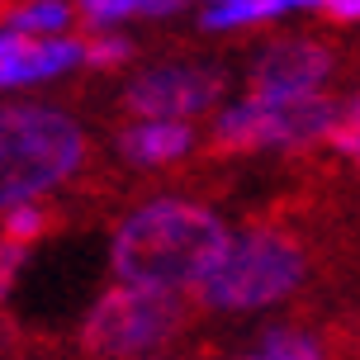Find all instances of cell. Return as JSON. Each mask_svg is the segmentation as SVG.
I'll return each mask as SVG.
<instances>
[{
    "label": "cell",
    "mask_w": 360,
    "mask_h": 360,
    "mask_svg": "<svg viewBox=\"0 0 360 360\" xmlns=\"http://www.w3.org/2000/svg\"><path fill=\"white\" fill-rule=\"evenodd\" d=\"M337 124V105L313 95H294V100H247V105L228 109L214 128L218 152H252V147H304L327 138Z\"/></svg>",
    "instance_id": "obj_4"
},
{
    "label": "cell",
    "mask_w": 360,
    "mask_h": 360,
    "mask_svg": "<svg viewBox=\"0 0 360 360\" xmlns=\"http://www.w3.org/2000/svg\"><path fill=\"white\" fill-rule=\"evenodd\" d=\"M228 228L209 209L185 199H157L128 218L114 237V270L124 285L138 289H180L199 285V275L214 266Z\"/></svg>",
    "instance_id": "obj_1"
},
{
    "label": "cell",
    "mask_w": 360,
    "mask_h": 360,
    "mask_svg": "<svg viewBox=\"0 0 360 360\" xmlns=\"http://www.w3.org/2000/svg\"><path fill=\"white\" fill-rule=\"evenodd\" d=\"M0 5H5V0H0Z\"/></svg>",
    "instance_id": "obj_21"
},
{
    "label": "cell",
    "mask_w": 360,
    "mask_h": 360,
    "mask_svg": "<svg viewBox=\"0 0 360 360\" xmlns=\"http://www.w3.org/2000/svg\"><path fill=\"white\" fill-rule=\"evenodd\" d=\"M67 24H72L67 0H38V5L10 10V29H15V34H62Z\"/></svg>",
    "instance_id": "obj_10"
},
{
    "label": "cell",
    "mask_w": 360,
    "mask_h": 360,
    "mask_svg": "<svg viewBox=\"0 0 360 360\" xmlns=\"http://www.w3.org/2000/svg\"><path fill=\"white\" fill-rule=\"evenodd\" d=\"M90 24H114L124 15H176L185 0H81Z\"/></svg>",
    "instance_id": "obj_11"
},
{
    "label": "cell",
    "mask_w": 360,
    "mask_h": 360,
    "mask_svg": "<svg viewBox=\"0 0 360 360\" xmlns=\"http://www.w3.org/2000/svg\"><path fill=\"white\" fill-rule=\"evenodd\" d=\"M81 62V43L72 38H48V43H24L19 53L0 57V86H29V81H48V76L67 72Z\"/></svg>",
    "instance_id": "obj_8"
},
{
    "label": "cell",
    "mask_w": 360,
    "mask_h": 360,
    "mask_svg": "<svg viewBox=\"0 0 360 360\" xmlns=\"http://www.w3.org/2000/svg\"><path fill=\"white\" fill-rule=\"evenodd\" d=\"M180 323H185L180 294L124 285L114 294H105L100 308L90 313L86 351H95V356H133V351H147L162 337H171Z\"/></svg>",
    "instance_id": "obj_5"
},
{
    "label": "cell",
    "mask_w": 360,
    "mask_h": 360,
    "mask_svg": "<svg viewBox=\"0 0 360 360\" xmlns=\"http://www.w3.org/2000/svg\"><path fill=\"white\" fill-rule=\"evenodd\" d=\"M190 143H195V133L180 124V119H147V124L128 128L124 138H119L124 157H128V162H138V166L176 162V157L190 152Z\"/></svg>",
    "instance_id": "obj_9"
},
{
    "label": "cell",
    "mask_w": 360,
    "mask_h": 360,
    "mask_svg": "<svg viewBox=\"0 0 360 360\" xmlns=\"http://www.w3.org/2000/svg\"><path fill=\"white\" fill-rule=\"evenodd\" d=\"M261 360H323L318 342H308L299 332H270L261 346Z\"/></svg>",
    "instance_id": "obj_12"
},
{
    "label": "cell",
    "mask_w": 360,
    "mask_h": 360,
    "mask_svg": "<svg viewBox=\"0 0 360 360\" xmlns=\"http://www.w3.org/2000/svg\"><path fill=\"white\" fill-rule=\"evenodd\" d=\"M209 5H223V0H209Z\"/></svg>",
    "instance_id": "obj_19"
},
{
    "label": "cell",
    "mask_w": 360,
    "mask_h": 360,
    "mask_svg": "<svg viewBox=\"0 0 360 360\" xmlns=\"http://www.w3.org/2000/svg\"><path fill=\"white\" fill-rule=\"evenodd\" d=\"M332 72V53L318 43H275L252 72V100H294L313 95Z\"/></svg>",
    "instance_id": "obj_7"
},
{
    "label": "cell",
    "mask_w": 360,
    "mask_h": 360,
    "mask_svg": "<svg viewBox=\"0 0 360 360\" xmlns=\"http://www.w3.org/2000/svg\"><path fill=\"white\" fill-rule=\"evenodd\" d=\"M19 266H24V247L19 242H0V299L10 294V285H15V275H19Z\"/></svg>",
    "instance_id": "obj_15"
},
{
    "label": "cell",
    "mask_w": 360,
    "mask_h": 360,
    "mask_svg": "<svg viewBox=\"0 0 360 360\" xmlns=\"http://www.w3.org/2000/svg\"><path fill=\"white\" fill-rule=\"evenodd\" d=\"M356 124H360V114H356Z\"/></svg>",
    "instance_id": "obj_20"
},
{
    "label": "cell",
    "mask_w": 360,
    "mask_h": 360,
    "mask_svg": "<svg viewBox=\"0 0 360 360\" xmlns=\"http://www.w3.org/2000/svg\"><path fill=\"white\" fill-rule=\"evenodd\" d=\"M218 95H223V72H209V67H157V72L138 76L128 86L124 105L133 114H147V119H185V114L209 109Z\"/></svg>",
    "instance_id": "obj_6"
},
{
    "label": "cell",
    "mask_w": 360,
    "mask_h": 360,
    "mask_svg": "<svg viewBox=\"0 0 360 360\" xmlns=\"http://www.w3.org/2000/svg\"><path fill=\"white\" fill-rule=\"evenodd\" d=\"M86 157L81 128L43 105L0 109V209L53 190Z\"/></svg>",
    "instance_id": "obj_2"
},
{
    "label": "cell",
    "mask_w": 360,
    "mask_h": 360,
    "mask_svg": "<svg viewBox=\"0 0 360 360\" xmlns=\"http://www.w3.org/2000/svg\"><path fill=\"white\" fill-rule=\"evenodd\" d=\"M256 360H261V356H256Z\"/></svg>",
    "instance_id": "obj_22"
},
{
    "label": "cell",
    "mask_w": 360,
    "mask_h": 360,
    "mask_svg": "<svg viewBox=\"0 0 360 360\" xmlns=\"http://www.w3.org/2000/svg\"><path fill=\"white\" fill-rule=\"evenodd\" d=\"M43 228H48V214H43L38 204H29V199H24V204H10V214H5V237H10V242L24 247V242H34Z\"/></svg>",
    "instance_id": "obj_13"
},
{
    "label": "cell",
    "mask_w": 360,
    "mask_h": 360,
    "mask_svg": "<svg viewBox=\"0 0 360 360\" xmlns=\"http://www.w3.org/2000/svg\"><path fill=\"white\" fill-rule=\"evenodd\" d=\"M304 252L285 233H256L228 237L218 247L214 266L199 275V294L214 308H266L304 285Z\"/></svg>",
    "instance_id": "obj_3"
},
{
    "label": "cell",
    "mask_w": 360,
    "mask_h": 360,
    "mask_svg": "<svg viewBox=\"0 0 360 360\" xmlns=\"http://www.w3.org/2000/svg\"><path fill=\"white\" fill-rule=\"evenodd\" d=\"M29 43V34H15V29H0V57H10V53H19Z\"/></svg>",
    "instance_id": "obj_17"
},
{
    "label": "cell",
    "mask_w": 360,
    "mask_h": 360,
    "mask_svg": "<svg viewBox=\"0 0 360 360\" xmlns=\"http://www.w3.org/2000/svg\"><path fill=\"white\" fill-rule=\"evenodd\" d=\"M323 10L332 19H360V0H323Z\"/></svg>",
    "instance_id": "obj_16"
},
{
    "label": "cell",
    "mask_w": 360,
    "mask_h": 360,
    "mask_svg": "<svg viewBox=\"0 0 360 360\" xmlns=\"http://www.w3.org/2000/svg\"><path fill=\"white\" fill-rule=\"evenodd\" d=\"M128 38H95L90 48H81V62H90V67H119V62H128Z\"/></svg>",
    "instance_id": "obj_14"
},
{
    "label": "cell",
    "mask_w": 360,
    "mask_h": 360,
    "mask_svg": "<svg viewBox=\"0 0 360 360\" xmlns=\"http://www.w3.org/2000/svg\"><path fill=\"white\" fill-rule=\"evenodd\" d=\"M299 5H323V0H275V15L280 10H299Z\"/></svg>",
    "instance_id": "obj_18"
}]
</instances>
